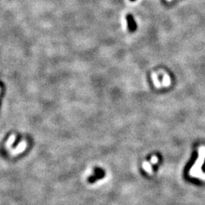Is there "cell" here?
Listing matches in <instances>:
<instances>
[{
    "label": "cell",
    "mask_w": 205,
    "mask_h": 205,
    "mask_svg": "<svg viewBox=\"0 0 205 205\" xmlns=\"http://www.w3.org/2000/svg\"><path fill=\"white\" fill-rule=\"evenodd\" d=\"M171 80L169 75L167 74H164L163 75V79L162 81V87H168L170 84Z\"/></svg>",
    "instance_id": "277c9868"
},
{
    "label": "cell",
    "mask_w": 205,
    "mask_h": 205,
    "mask_svg": "<svg viewBox=\"0 0 205 205\" xmlns=\"http://www.w3.org/2000/svg\"><path fill=\"white\" fill-rule=\"evenodd\" d=\"M205 160V147H201L199 149V157L195 162L193 167L190 169L189 175L192 177L200 178V179H205V174L201 171V166L204 163Z\"/></svg>",
    "instance_id": "6da1fadb"
},
{
    "label": "cell",
    "mask_w": 205,
    "mask_h": 205,
    "mask_svg": "<svg viewBox=\"0 0 205 205\" xmlns=\"http://www.w3.org/2000/svg\"><path fill=\"white\" fill-rule=\"evenodd\" d=\"M157 161H158V158L157 157H155V156L152 157L151 160H150V163H153V164H155V163H157Z\"/></svg>",
    "instance_id": "52a82bcc"
},
{
    "label": "cell",
    "mask_w": 205,
    "mask_h": 205,
    "mask_svg": "<svg viewBox=\"0 0 205 205\" xmlns=\"http://www.w3.org/2000/svg\"><path fill=\"white\" fill-rule=\"evenodd\" d=\"M166 2H171V1H172V0H166Z\"/></svg>",
    "instance_id": "9c48e42d"
},
{
    "label": "cell",
    "mask_w": 205,
    "mask_h": 205,
    "mask_svg": "<svg viewBox=\"0 0 205 205\" xmlns=\"http://www.w3.org/2000/svg\"><path fill=\"white\" fill-rule=\"evenodd\" d=\"M151 78H152V80H153V84H154L155 87H157V88H161L162 87V85H161V81L158 80L157 75V74L155 72L152 73Z\"/></svg>",
    "instance_id": "3957f363"
},
{
    "label": "cell",
    "mask_w": 205,
    "mask_h": 205,
    "mask_svg": "<svg viewBox=\"0 0 205 205\" xmlns=\"http://www.w3.org/2000/svg\"><path fill=\"white\" fill-rule=\"evenodd\" d=\"M129 24H130V26H133L134 27V22H133V19H132V16H129Z\"/></svg>",
    "instance_id": "ba28073f"
},
{
    "label": "cell",
    "mask_w": 205,
    "mask_h": 205,
    "mask_svg": "<svg viewBox=\"0 0 205 205\" xmlns=\"http://www.w3.org/2000/svg\"><path fill=\"white\" fill-rule=\"evenodd\" d=\"M27 147V143L25 141H21L18 145H17L16 148L12 150L11 153L13 156H16V155L19 154V153H21L22 152H24V150L26 149Z\"/></svg>",
    "instance_id": "7a4b0ae2"
},
{
    "label": "cell",
    "mask_w": 205,
    "mask_h": 205,
    "mask_svg": "<svg viewBox=\"0 0 205 205\" xmlns=\"http://www.w3.org/2000/svg\"><path fill=\"white\" fill-rule=\"evenodd\" d=\"M15 138H16V137H15V134H12V135H11L10 137H9V140L7 141V142H6V148H8V149L10 148L11 146H12V144H13L14 142H15Z\"/></svg>",
    "instance_id": "5b68a950"
},
{
    "label": "cell",
    "mask_w": 205,
    "mask_h": 205,
    "mask_svg": "<svg viewBox=\"0 0 205 205\" xmlns=\"http://www.w3.org/2000/svg\"><path fill=\"white\" fill-rule=\"evenodd\" d=\"M143 168L145 169V170L146 171L147 173H152V168H151V163H149V162H145L143 163Z\"/></svg>",
    "instance_id": "8992f818"
}]
</instances>
